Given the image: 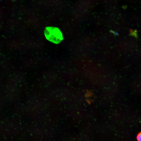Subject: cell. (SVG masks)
Listing matches in <instances>:
<instances>
[{"instance_id": "obj_1", "label": "cell", "mask_w": 141, "mask_h": 141, "mask_svg": "<svg viewBox=\"0 0 141 141\" xmlns=\"http://www.w3.org/2000/svg\"><path fill=\"white\" fill-rule=\"evenodd\" d=\"M44 34L48 40L56 44L60 43L63 38L61 31L58 28L56 27H46L45 30Z\"/></svg>"}, {"instance_id": "obj_2", "label": "cell", "mask_w": 141, "mask_h": 141, "mask_svg": "<svg viewBox=\"0 0 141 141\" xmlns=\"http://www.w3.org/2000/svg\"><path fill=\"white\" fill-rule=\"evenodd\" d=\"M130 35L134 36L135 37L137 36V31L136 30H133L132 29H130Z\"/></svg>"}, {"instance_id": "obj_3", "label": "cell", "mask_w": 141, "mask_h": 141, "mask_svg": "<svg viewBox=\"0 0 141 141\" xmlns=\"http://www.w3.org/2000/svg\"><path fill=\"white\" fill-rule=\"evenodd\" d=\"M137 138L138 140L141 141V132L138 134Z\"/></svg>"}, {"instance_id": "obj_4", "label": "cell", "mask_w": 141, "mask_h": 141, "mask_svg": "<svg viewBox=\"0 0 141 141\" xmlns=\"http://www.w3.org/2000/svg\"><path fill=\"white\" fill-rule=\"evenodd\" d=\"M110 32L113 33L114 34L117 35H118V33L116 31H114L112 30H110Z\"/></svg>"}, {"instance_id": "obj_5", "label": "cell", "mask_w": 141, "mask_h": 141, "mask_svg": "<svg viewBox=\"0 0 141 141\" xmlns=\"http://www.w3.org/2000/svg\"><path fill=\"white\" fill-rule=\"evenodd\" d=\"M122 7L123 9H125L127 8V7H126V6H123Z\"/></svg>"}]
</instances>
